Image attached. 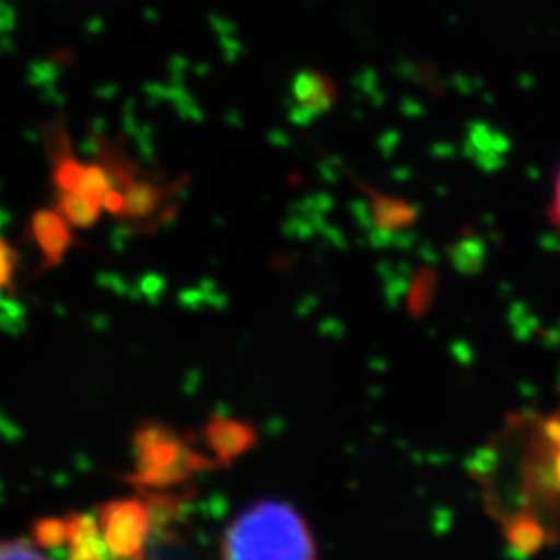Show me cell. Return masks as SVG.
<instances>
[{
  "label": "cell",
  "mask_w": 560,
  "mask_h": 560,
  "mask_svg": "<svg viewBox=\"0 0 560 560\" xmlns=\"http://www.w3.org/2000/svg\"><path fill=\"white\" fill-rule=\"evenodd\" d=\"M222 560H318L316 540L300 513L279 501L243 511L226 527Z\"/></svg>",
  "instance_id": "obj_1"
},
{
  "label": "cell",
  "mask_w": 560,
  "mask_h": 560,
  "mask_svg": "<svg viewBox=\"0 0 560 560\" xmlns=\"http://www.w3.org/2000/svg\"><path fill=\"white\" fill-rule=\"evenodd\" d=\"M133 474L125 480L138 490H171L196 474L214 471L219 463L198 453L173 428L148 421L133 434Z\"/></svg>",
  "instance_id": "obj_2"
},
{
  "label": "cell",
  "mask_w": 560,
  "mask_h": 560,
  "mask_svg": "<svg viewBox=\"0 0 560 560\" xmlns=\"http://www.w3.org/2000/svg\"><path fill=\"white\" fill-rule=\"evenodd\" d=\"M98 527L106 560H145V546L156 525L148 497L117 499L98 506Z\"/></svg>",
  "instance_id": "obj_3"
},
{
  "label": "cell",
  "mask_w": 560,
  "mask_h": 560,
  "mask_svg": "<svg viewBox=\"0 0 560 560\" xmlns=\"http://www.w3.org/2000/svg\"><path fill=\"white\" fill-rule=\"evenodd\" d=\"M203 442L212 451L219 467H229L233 460L240 459L256 446L258 434L247 421L210 416L203 425Z\"/></svg>",
  "instance_id": "obj_4"
},
{
  "label": "cell",
  "mask_w": 560,
  "mask_h": 560,
  "mask_svg": "<svg viewBox=\"0 0 560 560\" xmlns=\"http://www.w3.org/2000/svg\"><path fill=\"white\" fill-rule=\"evenodd\" d=\"M32 237L40 249L42 268H55L69 254L73 245L71 224L57 210H38L30 222Z\"/></svg>",
  "instance_id": "obj_5"
},
{
  "label": "cell",
  "mask_w": 560,
  "mask_h": 560,
  "mask_svg": "<svg viewBox=\"0 0 560 560\" xmlns=\"http://www.w3.org/2000/svg\"><path fill=\"white\" fill-rule=\"evenodd\" d=\"M67 560H106V548L96 517L88 513H71L67 515Z\"/></svg>",
  "instance_id": "obj_6"
},
{
  "label": "cell",
  "mask_w": 560,
  "mask_h": 560,
  "mask_svg": "<svg viewBox=\"0 0 560 560\" xmlns=\"http://www.w3.org/2000/svg\"><path fill=\"white\" fill-rule=\"evenodd\" d=\"M506 540L520 555H536L546 541V529L532 515H520L509 523Z\"/></svg>",
  "instance_id": "obj_7"
},
{
  "label": "cell",
  "mask_w": 560,
  "mask_h": 560,
  "mask_svg": "<svg viewBox=\"0 0 560 560\" xmlns=\"http://www.w3.org/2000/svg\"><path fill=\"white\" fill-rule=\"evenodd\" d=\"M57 212L71 229H90L101 219L102 208L80 194H60Z\"/></svg>",
  "instance_id": "obj_8"
},
{
  "label": "cell",
  "mask_w": 560,
  "mask_h": 560,
  "mask_svg": "<svg viewBox=\"0 0 560 560\" xmlns=\"http://www.w3.org/2000/svg\"><path fill=\"white\" fill-rule=\"evenodd\" d=\"M69 525L67 517H42L32 525V540L44 550H57L67 546Z\"/></svg>",
  "instance_id": "obj_9"
},
{
  "label": "cell",
  "mask_w": 560,
  "mask_h": 560,
  "mask_svg": "<svg viewBox=\"0 0 560 560\" xmlns=\"http://www.w3.org/2000/svg\"><path fill=\"white\" fill-rule=\"evenodd\" d=\"M18 264H20L18 249L9 241L0 237V293L13 289Z\"/></svg>",
  "instance_id": "obj_10"
},
{
  "label": "cell",
  "mask_w": 560,
  "mask_h": 560,
  "mask_svg": "<svg viewBox=\"0 0 560 560\" xmlns=\"http://www.w3.org/2000/svg\"><path fill=\"white\" fill-rule=\"evenodd\" d=\"M0 560H48L36 544L27 540L0 541Z\"/></svg>",
  "instance_id": "obj_11"
},
{
  "label": "cell",
  "mask_w": 560,
  "mask_h": 560,
  "mask_svg": "<svg viewBox=\"0 0 560 560\" xmlns=\"http://www.w3.org/2000/svg\"><path fill=\"white\" fill-rule=\"evenodd\" d=\"M548 217L550 222L555 224V229L560 233V166L557 171V177L552 183V196H550V203H548Z\"/></svg>",
  "instance_id": "obj_12"
}]
</instances>
